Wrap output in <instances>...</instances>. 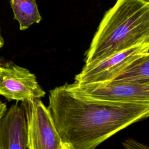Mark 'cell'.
Instances as JSON below:
<instances>
[{"instance_id": "cell-1", "label": "cell", "mask_w": 149, "mask_h": 149, "mask_svg": "<svg viewBox=\"0 0 149 149\" xmlns=\"http://www.w3.org/2000/svg\"><path fill=\"white\" fill-rule=\"evenodd\" d=\"M48 108L63 143L70 149H95L149 115V103L95 100L73 93L67 83L50 90Z\"/></svg>"}, {"instance_id": "cell-2", "label": "cell", "mask_w": 149, "mask_h": 149, "mask_svg": "<svg viewBox=\"0 0 149 149\" xmlns=\"http://www.w3.org/2000/svg\"><path fill=\"white\" fill-rule=\"evenodd\" d=\"M145 42H149V1L117 0L100 23L85 65Z\"/></svg>"}, {"instance_id": "cell-3", "label": "cell", "mask_w": 149, "mask_h": 149, "mask_svg": "<svg viewBox=\"0 0 149 149\" xmlns=\"http://www.w3.org/2000/svg\"><path fill=\"white\" fill-rule=\"evenodd\" d=\"M26 121L28 149H62L63 143L49 109L40 99L22 102Z\"/></svg>"}, {"instance_id": "cell-4", "label": "cell", "mask_w": 149, "mask_h": 149, "mask_svg": "<svg viewBox=\"0 0 149 149\" xmlns=\"http://www.w3.org/2000/svg\"><path fill=\"white\" fill-rule=\"evenodd\" d=\"M73 93L90 98L118 102L149 103V83L111 80L103 83L68 84Z\"/></svg>"}, {"instance_id": "cell-5", "label": "cell", "mask_w": 149, "mask_h": 149, "mask_svg": "<svg viewBox=\"0 0 149 149\" xmlns=\"http://www.w3.org/2000/svg\"><path fill=\"white\" fill-rule=\"evenodd\" d=\"M147 53H149V42L133 46L95 63L85 65L81 72L76 75L74 83L83 84L111 81L134 60Z\"/></svg>"}, {"instance_id": "cell-6", "label": "cell", "mask_w": 149, "mask_h": 149, "mask_svg": "<svg viewBox=\"0 0 149 149\" xmlns=\"http://www.w3.org/2000/svg\"><path fill=\"white\" fill-rule=\"evenodd\" d=\"M45 94L34 74L12 62H2L0 72V95L9 101L23 102L40 99Z\"/></svg>"}, {"instance_id": "cell-7", "label": "cell", "mask_w": 149, "mask_h": 149, "mask_svg": "<svg viewBox=\"0 0 149 149\" xmlns=\"http://www.w3.org/2000/svg\"><path fill=\"white\" fill-rule=\"evenodd\" d=\"M27 126L21 105L13 104L0 121V149H26Z\"/></svg>"}, {"instance_id": "cell-8", "label": "cell", "mask_w": 149, "mask_h": 149, "mask_svg": "<svg viewBox=\"0 0 149 149\" xmlns=\"http://www.w3.org/2000/svg\"><path fill=\"white\" fill-rule=\"evenodd\" d=\"M10 4L13 18L19 22L20 30L27 29L42 19L35 0H10Z\"/></svg>"}, {"instance_id": "cell-9", "label": "cell", "mask_w": 149, "mask_h": 149, "mask_svg": "<svg viewBox=\"0 0 149 149\" xmlns=\"http://www.w3.org/2000/svg\"><path fill=\"white\" fill-rule=\"evenodd\" d=\"M112 80L136 83H149V53L134 60Z\"/></svg>"}, {"instance_id": "cell-10", "label": "cell", "mask_w": 149, "mask_h": 149, "mask_svg": "<svg viewBox=\"0 0 149 149\" xmlns=\"http://www.w3.org/2000/svg\"><path fill=\"white\" fill-rule=\"evenodd\" d=\"M126 149H148L147 146L132 139H126L122 142Z\"/></svg>"}, {"instance_id": "cell-11", "label": "cell", "mask_w": 149, "mask_h": 149, "mask_svg": "<svg viewBox=\"0 0 149 149\" xmlns=\"http://www.w3.org/2000/svg\"><path fill=\"white\" fill-rule=\"evenodd\" d=\"M6 110H7V107H6V104L2 102L0 104V121L2 119V118L3 117V115L6 112Z\"/></svg>"}, {"instance_id": "cell-12", "label": "cell", "mask_w": 149, "mask_h": 149, "mask_svg": "<svg viewBox=\"0 0 149 149\" xmlns=\"http://www.w3.org/2000/svg\"><path fill=\"white\" fill-rule=\"evenodd\" d=\"M4 45V40L0 34V48H1Z\"/></svg>"}, {"instance_id": "cell-13", "label": "cell", "mask_w": 149, "mask_h": 149, "mask_svg": "<svg viewBox=\"0 0 149 149\" xmlns=\"http://www.w3.org/2000/svg\"><path fill=\"white\" fill-rule=\"evenodd\" d=\"M2 62L0 60V72H1V66H2Z\"/></svg>"}, {"instance_id": "cell-14", "label": "cell", "mask_w": 149, "mask_h": 149, "mask_svg": "<svg viewBox=\"0 0 149 149\" xmlns=\"http://www.w3.org/2000/svg\"><path fill=\"white\" fill-rule=\"evenodd\" d=\"M1 103H2V102H1V101H0V104H1Z\"/></svg>"}, {"instance_id": "cell-15", "label": "cell", "mask_w": 149, "mask_h": 149, "mask_svg": "<svg viewBox=\"0 0 149 149\" xmlns=\"http://www.w3.org/2000/svg\"><path fill=\"white\" fill-rule=\"evenodd\" d=\"M146 1H149V0H146Z\"/></svg>"}]
</instances>
